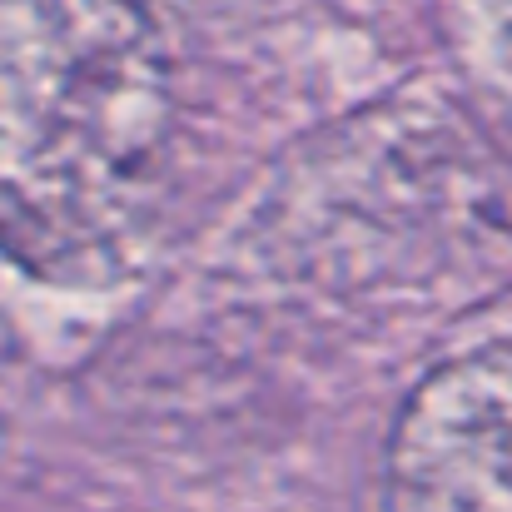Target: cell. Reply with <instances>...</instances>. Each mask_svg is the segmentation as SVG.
<instances>
[{"label": "cell", "mask_w": 512, "mask_h": 512, "mask_svg": "<svg viewBox=\"0 0 512 512\" xmlns=\"http://www.w3.org/2000/svg\"><path fill=\"white\" fill-rule=\"evenodd\" d=\"M170 140V60L135 0H0V244L25 269H110L165 189Z\"/></svg>", "instance_id": "obj_1"}, {"label": "cell", "mask_w": 512, "mask_h": 512, "mask_svg": "<svg viewBox=\"0 0 512 512\" xmlns=\"http://www.w3.org/2000/svg\"><path fill=\"white\" fill-rule=\"evenodd\" d=\"M388 512H512V343L443 363L408 398Z\"/></svg>", "instance_id": "obj_2"}]
</instances>
